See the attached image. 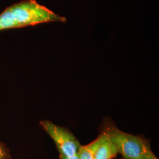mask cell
<instances>
[{
	"label": "cell",
	"mask_w": 159,
	"mask_h": 159,
	"mask_svg": "<svg viewBox=\"0 0 159 159\" xmlns=\"http://www.w3.org/2000/svg\"><path fill=\"white\" fill-rule=\"evenodd\" d=\"M67 21L35 0H24L6 8L0 14V31L23 28L49 22Z\"/></svg>",
	"instance_id": "1"
},
{
	"label": "cell",
	"mask_w": 159,
	"mask_h": 159,
	"mask_svg": "<svg viewBox=\"0 0 159 159\" xmlns=\"http://www.w3.org/2000/svg\"><path fill=\"white\" fill-rule=\"evenodd\" d=\"M102 133L108 137L124 159H141L145 150L150 146L144 137L122 131L110 123L104 125Z\"/></svg>",
	"instance_id": "2"
},
{
	"label": "cell",
	"mask_w": 159,
	"mask_h": 159,
	"mask_svg": "<svg viewBox=\"0 0 159 159\" xmlns=\"http://www.w3.org/2000/svg\"><path fill=\"white\" fill-rule=\"evenodd\" d=\"M40 125L53 140L60 155L72 157L78 153L81 145L67 128L56 125L49 120L41 121Z\"/></svg>",
	"instance_id": "3"
},
{
	"label": "cell",
	"mask_w": 159,
	"mask_h": 159,
	"mask_svg": "<svg viewBox=\"0 0 159 159\" xmlns=\"http://www.w3.org/2000/svg\"><path fill=\"white\" fill-rule=\"evenodd\" d=\"M102 139L94 154V159H113L118 151L113 143L105 134L102 133Z\"/></svg>",
	"instance_id": "4"
},
{
	"label": "cell",
	"mask_w": 159,
	"mask_h": 159,
	"mask_svg": "<svg viewBox=\"0 0 159 159\" xmlns=\"http://www.w3.org/2000/svg\"><path fill=\"white\" fill-rule=\"evenodd\" d=\"M102 139V133L96 140L85 146H81L78 152L79 159H94V154Z\"/></svg>",
	"instance_id": "5"
},
{
	"label": "cell",
	"mask_w": 159,
	"mask_h": 159,
	"mask_svg": "<svg viewBox=\"0 0 159 159\" xmlns=\"http://www.w3.org/2000/svg\"><path fill=\"white\" fill-rule=\"evenodd\" d=\"M11 155L6 144L0 142V159H11Z\"/></svg>",
	"instance_id": "6"
},
{
	"label": "cell",
	"mask_w": 159,
	"mask_h": 159,
	"mask_svg": "<svg viewBox=\"0 0 159 159\" xmlns=\"http://www.w3.org/2000/svg\"><path fill=\"white\" fill-rule=\"evenodd\" d=\"M141 159H158V158L153 152L150 146L144 152Z\"/></svg>",
	"instance_id": "7"
},
{
	"label": "cell",
	"mask_w": 159,
	"mask_h": 159,
	"mask_svg": "<svg viewBox=\"0 0 159 159\" xmlns=\"http://www.w3.org/2000/svg\"><path fill=\"white\" fill-rule=\"evenodd\" d=\"M60 159H79V156L78 154H77L76 155H75L74 156L72 157H66L62 155H60Z\"/></svg>",
	"instance_id": "8"
}]
</instances>
